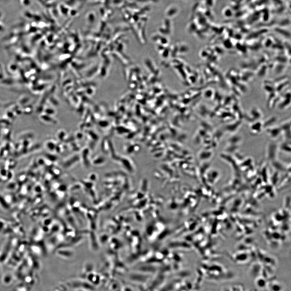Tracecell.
I'll list each match as a JSON object with an SVG mask.
<instances>
[{
    "instance_id": "cell-1",
    "label": "cell",
    "mask_w": 291,
    "mask_h": 291,
    "mask_svg": "<svg viewBox=\"0 0 291 291\" xmlns=\"http://www.w3.org/2000/svg\"><path fill=\"white\" fill-rule=\"evenodd\" d=\"M25 15L26 16V17H28V18H32L33 17V16L30 14V13H29V12H26L25 13Z\"/></svg>"
},
{
    "instance_id": "cell-2",
    "label": "cell",
    "mask_w": 291,
    "mask_h": 291,
    "mask_svg": "<svg viewBox=\"0 0 291 291\" xmlns=\"http://www.w3.org/2000/svg\"><path fill=\"white\" fill-rule=\"evenodd\" d=\"M33 17L34 19H35V20H36V21H39L40 20V18L39 16H36V15H35V16H33Z\"/></svg>"
},
{
    "instance_id": "cell-3",
    "label": "cell",
    "mask_w": 291,
    "mask_h": 291,
    "mask_svg": "<svg viewBox=\"0 0 291 291\" xmlns=\"http://www.w3.org/2000/svg\"><path fill=\"white\" fill-rule=\"evenodd\" d=\"M24 4L26 5H28L30 4V1L29 0H24Z\"/></svg>"
},
{
    "instance_id": "cell-4",
    "label": "cell",
    "mask_w": 291,
    "mask_h": 291,
    "mask_svg": "<svg viewBox=\"0 0 291 291\" xmlns=\"http://www.w3.org/2000/svg\"><path fill=\"white\" fill-rule=\"evenodd\" d=\"M3 28L2 26H0V31H3Z\"/></svg>"
},
{
    "instance_id": "cell-5",
    "label": "cell",
    "mask_w": 291,
    "mask_h": 291,
    "mask_svg": "<svg viewBox=\"0 0 291 291\" xmlns=\"http://www.w3.org/2000/svg\"><path fill=\"white\" fill-rule=\"evenodd\" d=\"M1 13H0V17H1Z\"/></svg>"
}]
</instances>
